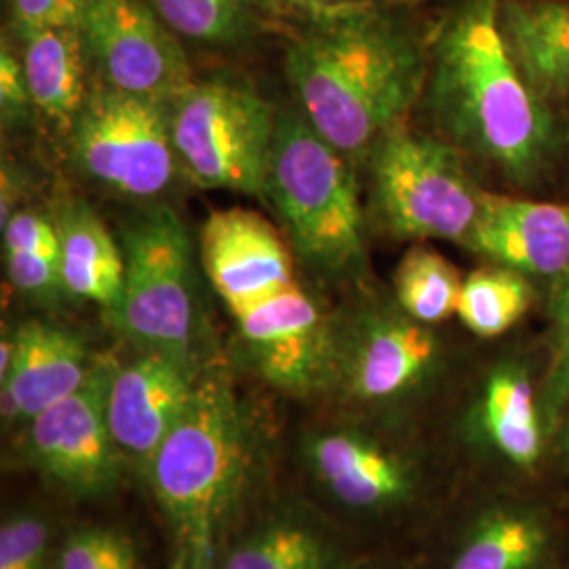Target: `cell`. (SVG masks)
Here are the masks:
<instances>
[{
    "mask_svg": "<svg viewBox=\"0 0 569 569\" xmlns=\"http://www.w3.org/2000/svg\"><path fill=\"white\" fill-rule=\"evenodd\" d=\"M110 367L98 363L77 392L30 420L28 449L61 488L93 496L114 486L119 453L106 416Z\"/></svg>",
    "mask_w": 569,
    "mask_h": 569,
    "instance_id": "obj_10",
    "label": "cell"
},
{
    "mask_svg": "<svg viewBox=\"0 0 569 569\" xmlns=\"http://www.w3.org/2000/svg\"><path fill=\"white\" fill-rule=\"evenodd\" d=\"M16 350L2 385V418L32 420L87 382L93 367L81 338L47 321H28L13 333Z\"/></svg>",
    "mask_w": 569,
    "mask_h": 569,
    "instance_id": "obj_15",
    "label": "cell"
},
{
    "mask_svg": "<svg viewBox=\"0 0 569 569\" xmlns=\"http://www.w3.org/2000/svg\"><path fill=\"white\" fill-rule=\"evenodd\" d=\"M439 345L427 323L406 317H373L357 331L346 359L350 390L380 401L422 382L435 366Z\"/></svg>",
    "mask_w": 569,
    "mask_h": 569,
    "instance_id": "obj_16",
    "label": "cell"
},
{
    "mask_svg": "<svg viewBox=\"0 0 569 569\" xmlns=\"http://www.w3.org/2000/svg\"><path fill=\"white\" fill-rule=\"evenodd\" d=\"M284 68L302 114L348 159L403 122L427 77L406 30L367 9L323 11L291 41Z\"/></svg>",
    "mask_w": 569,
    "mask_h": 569,
    "instance_id": "obj_1",
    "label": "cell"
},
{
    "mask_svg": "<svg viewBox=\"0 0 569 569\" xmlns=\"http://www.w3.org/2000/svg\"><path fill=\"white\" fill-rule=\"evenodd\" d=\"M430 96L449 136L510 180L531 182L547 169L555 124L510 56L496 0H470L451 18Z\"/></svg>",
    "mask_w": 569,
    "mask_h": 569,
    "instance_id": "obj_2",
    "label": "cell"
},
{
    "mask_svg": "<svg viewBox=\"0 0 569 569\" xmlns=\"http://www.w3.org/2000/svg\"><path fill=\"white\" fill-rule=\"evenodd\" d=\"M121 305L114 317L142 350L192 363L190 239L176 211L154 207L122 230Z\"/></svg>",
    "mask_w": 569,
    "mask_h": 569,
    "instance_id": "obj_7",
    "label": "cell"
},
{
    "mask_svg": "<svg viewBox=\"0 0 569 569\" xmlns=\"http://www.w3.org/2000/svg\"><path fill=\"white\" fill-rule=\"evenodd\" d=\"M483 422L496 448L519 467L540 458L542 432L533 388L517 369H500L489 378Z\"/></svg>",
    "mask_w": 569,
    "mask_h": 569,
    "instance_id": "obj_21",
    "label": "cell"
},
{
    "mask_svg": "<svg viewBox=\"0 0 569 569\" xmlns=\"http://www.w3.org/2000/svg\"><path fill=\"white\" fill-rule=\"evenodd\" d=\"M542 526L517 512H498L470 536L451 569H531L545 550Z\"/></svg>",
    "mask_w": 569,
    "mask_h": 569,
    "instance_id": "obj_24",
    "label": "cell"
},
{
    "mask_svg": "<svg viewBox=\"0 0 569 569\" xmlns=\"http://www.w3.org/2000/svg\"><path fill=\"white\" fill-rule=\"evenodd\" d=\"M462 281L443 256L427 247L409 249L395 274L401 310L420 323H441L456 315Z\"/></svg>",
    "mask_w": 569,
    "mask_h": 569,
    "instance_id": "obj_23",
    "label": "cell"
},
{
    "mask_svg": "<svg viewBox=\"0 0 569 569\" xmlns=\"http://www.w3.org/2000/svg\"><path fill=\"white\" fill-rule=\"evenodd\" d=\"M371 201L385 228L403 239L460 241L477 220L481 190L449 143L390 127L371 146Z\"/></svg>",
    "mask_w": 569,
    "mask_h": 569,
    "instance_id": "obj_6",
    "label": "cell"
},
{
    "mask_svg": "<svg viewBox=\"0 0 569 569\" xmlns=\"http://www.w3.org/2000/svg\"><path fill=\"white\" fill-rule=\"evenodd\" d=\"M2 234H4V249L60 260L58 226L53 222V218L42 216L39 211H30V209L13 211L11 218L2 224Z\"/></svg>",
    "mask_w": 569,
    "mask_h": 569,
    "instance_id": "obj_30",
    "label": "cell"
},
{
    "mask_svg": "<svg viewBox=\"0 0 569 569\" xmlns=\"http://www.w3.org/2000/svg\"><path fill=\"white\" fill-rule=\"evenodd\" d=\"M465 247L521 274L561 279L569 272V204L481 192Z\"/></svg>",
    "mask_w": 569,
    "mask_h": 569,
    "instance_id": "obj_14",
    "label": "cell"
},
{
    "mask_svg": "<svg viewBox=\"0 0 569 569\" xmlns=\"http://www.w3.org/2000/svg\"><path fill=\"white\" fill-rule=\"evenodd\" d=\"M79 28L112 89L171 103L194 82L176 32L143 0H87Z\"/></svg>",
    "mask_w": 569,
    "mask_h": 569,
    "instance_id": "obj_9",
    "label": "cell"
},
{
    "mask_svg": "<svg viewBox=\"0 0 569 569\" xmlns=\"http://www.w3.org/2000/svg\"><path fill=\"white\" fill-rule=\"evenodd\" d=\"M500 23L529 87L542 100L569 96L568 0H510Z\"/></svg>",
    "mask_w": 569,
    "mask_h": 569,
    "instance_id": "obj_18",
    "label": "cell"
},
{
    "mask_svg": "<svg viewBox=\"0 0 569 569\" xmlns=\"http://www.w3.org/2000/svg\"><path fill=\"white\" fill-rule=\"evenodd\" d=\"M21 63L37 110L72 124L87 100L84 41L79 26L23 30Z\"/></svg>",
    "mask_w": 569,
    "mask_h": 569,
    "instance_id": "obj_20",
    "label": "cell"
},
{
    "mask_svg": "<svg viewBox=\"0 0 569 569\" xmlns=\"http://www.w3.org/2000/svg\"><path fill=\"white\" fill-rule=\"evenodd\" d=\"M72 154L82 173L133 199L161 194L176 178L171 103L103 84L72 122Z\"/></svg>",
    "mask_w": 569,
    "mask_h": 569,
    "instance_id": "obj_8",
    "label": "cell"
},
{
    "mask_svg": "<svg viewBox=\"0 0 569 569\" xmlns=\"http://www.w3.org/2000/svg\"><path fill=\"white\" fill-rule=\"evenodd\" d=\"M244 468L243 418L224 373L207 371L150 460L152 488L182 547L211 550Z\"/></svg>",
    "mask_w": 569,
    "mask_h": 569,
    "instance_id": "obj_3",
    "label": "cell"
},
{
    "mask_svg": "<svg viewBox=\"0 0 569 569\" xmlns=\"http://www.w3.org/2000/svg\"><path fill=\"white\" fill-rule=\"evenodd\" d=\"M266 199L308 264L348 272L366 258L363 209L352 164L302 110L277 112Z\"/></svg>",
    "mask_w": 569,
    "mask_h": 569,
    "instance_id": "obj_4",
    "label": "cell"
},
{
    "mask_svg": "<svg viewBox=\"0 0 569 569\" xmlns=\"http://www.w3.org/2000/svg\"><path fill=\"white\" fill-rule=\"evenodd\" d=\"M87 0H9L20 32L37 28L79 26Z\"/></svg>",
    "mask_w": 569,
    "mask_h": 569,
    "instance_id": "obj_32",
    "label": "cell"
},
{
    "mask_svg": "<svg viewBox=\"0 0 569 569\" xmlns=\"http://www.w3.org/2000/svg\"><path fill=\"white\" fill-rule=\"evenodd\" d=\"M331 552L326 542L300 526L264 529L226 559L224 569H329Z\"/></svg>",
    "mask_w": 569,
    "mask_h": 569,
    "instance_id": "obj_26",
    "label": "cell"
},
{
    "mask_svg": "<svg viewBox=\"0 0 569 569\" xmlns=\"http://www.w3.org/2000/svg\"><path fill=\"white\" fill-rule=\"evenodd\" d=\"M201 262L230 315L296 283L291 253L262 216L213 211L201 230Z\"/></svg>",
    "mask_w": 569,
    "mask_h": 569,
    "instance_id": "obj_13",
    "label": "cell"
},
{
    "mask_svg": "<svg viewBox=\"0 0 569 569\" xmlns=\"http://www.w3.org/2000/svg\"><path fill=\"white\" fill-rule=\"evenodd\" d=\"M0 569H49V528L34 515H18L0 528Z\"/></svg>",
    "mask_w": 569,
    "mask_h": 569,
    "instance_id": "obj_29",
    "label": "cell"
},
{
    "mask_svg": "<svg viewBox=\"0 0 569 569\" xmlns=\"http://www.w3.org/2000/svg\"><path fill=\"white\" fill-rule=\"evenodd\" d=\"M197 378L192 363L161 350H142L124 366L110 367L106 416L117 448L150 465L180 420Z\"/></svg>",
    "mask_w": 569,
    "mask_h": 569,
    "instance_id": "obj_12",
    "label": "cell"
},
{
    "mask_svg": "<svg viewBox=\"0 0 569 569\" xmlns=\"http://www.w3.org/2000/svg\"><path fill=\"white\" fill-rule=\"evenodd\" d=\"M60 234L63 291L110 310L121 305L124 281L122 247L100 216L82 201H66L53 211Z\"/></svg>",
    "mask_w": 569,
    "mask_h": 569,
    "instance_id": "obj_17",
    "label": "cell"
},
{
    "mask_svg": "<svg viewBox=\"0 0 569 569\" xmlns=\"http://www.w3.org/2000/svg\"><path fill=\"white\" fill-rule=\"evenodd\" d=\"M53 569H142L138 549L119 529L84 528L61 545Z\"/></svg>",
    "mask_w": 569,
    "mask_h": 569,
    "instance_id": "obj_27",
    "label": "cell"
},
{
    "mask_svg": "<svg viewBox=\"0 0 569 569\" xmlns=\"http://www.w3.org/2000/svg\"><path fill=\"white\" fill-rule=\"evenodd\" d=\"M266 0H150L159 18L182 39L230 44L249 34Z\"/></svg>",
    "mask_w": 569,
    "mask_h": 569,
    "instance_id": "obj_25",
    "label": "cell"
},
{
    "mask_svg": "<svg viewBox=\"0 0 569 569\" xmlns=\"http://www.w3.org/2000/svg\"><path fill=\"white\" fill-rule=\"evenodd\" d=\"M0 108H2L4 124L7 121L23 119L28 108H34L28 91L23 63L16 58V53L7 44H2V51H0Z\"/></svg>",
    "mask_w": 569,
    "mask_h": 569,
    "instance_id": "obj_33",
    "label": "cell"
},
{
    "mask_svg": "<svg viewBox=\"0 0 569 569\" xmlns=\"http://www.w3.org/2000/svg\"><path fill=\"white\" fill-rule=\"evenodd\" d=\"M232 317L253 366L277 388L315 390L336 367L338 348L326 315L298 281Z\"/></svg>",
    "mask_w": 569,
    "mask_h": 569,
    "instance_id": "obj_11",
    "label": "cell"
},
{
    "mask_svg": "<svg viewBox=\"0 0 569 569\" xmlns=\"http://www.w3.org/2000/svg\"><path fill=\"white\" fill-rule=\"evenodd\" d=\"M552 357L542 387V411L557 420L569 403V272L557 279L552 291Z\"/></svg>",
    "mask_w": 569,
    "mask_h": 569,
    "instance_id": "obj_28",
    "label": "cell"
},
{
    "mask_svg": "<svg viewBox=\"0 0 569 569\" xmlns=\"http://www.w3.org/2000/svg\"><path fill=\"white\" fill-rule=\"evenodd\" d=\"M289 4H296V7H305V9H327L340 0H284Z\"/></svg>",
    "mask_w": 569,
    "mask_h": 569,
    "instance_id": "obj_35",
    "label": "cell"
},
{
    "mask_svg": "<svg viewBox=\"0 0 569 569\" xmlns=\"http://www.w3.org/2000/svg\"><path fill=\"white\" fill-rule=\"evenodd\" d=\"M310 458L321 481L348 507H385L401 500L409 489L406 468L392 453L350 432L315 439Z\"/></svg>",
    "mask_w": 569,
    "mask_h": 569,
    "instance_id": "obj_19",
    "label": "cell"
},
{
    "mask_svg": "<svg viewBox=\"0 0 569 569\" xmlns=\"http://www.w3.org/2000/svg\"><path fill=\"white\" fill-rule=\"evenodd\" d=\"M4 262L9 279L26 296H51L63 289L60 260L37 253L4 249Z\"/></svg>",
    "mask_w": 569,
    "mask_h": 569,
    "instance_id": "obj_31",
    "label": "cell"
},
{
    "mask_svg": "<svg viewBox=\"0 0 569 569\" xmlns=\"http://www.w3.org/2000/svg\"><path fill=\"white\" fill-rule=\"evenodd\" d=\"M213 552L211 550L192 549V547H180L176 557V563L171 569H213Z\"/></svg>",
    "mask_w": 569,
    "mask_h": 569,
    "instance_id": "obj_34",
    "label": "cell"
},
{
    "mask_svg": "<svg viewBox=\"0 0 569 569\" xmlns=\"http://www.w3.org/2000/svg\"><path fill=\"white\" fill-rule=\"evenodd\" d=\"M277 112L234 77L194 81L171 102V136L190 182L266 197Z\"/></svg>",
    "mask_w": 569,
    "mask_h": 569,
    "instance_id": "obj_5",
    "label": "cell"
},
{
    "mask_svg": "<svg viewBox=\"0 0 569 569\" xmlns=\"http://www.w3.org/2000/svg\"><path fill=\"white\" fill-rule=\"evenodd\" d=\"M531 287L510 268L475 270L462 281L456 315L479 338H496L515 326L528 310Z\"/></svg>",
    "mask_w": 569,
    "mask_h": 569,
    "instance_id": "obj_22",
    "label": "cell"
}]
</instances>
